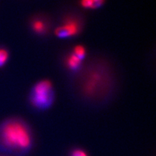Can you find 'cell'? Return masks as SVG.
I'll return each instance as SVG.
<instances>
[{"label": "cell", "mask_w": 156, "mask_h": 156, "mask_svg": "<svg viewBox=\"0 0 156 156\" xmlns=\"http://www.w3.org/2000/svg\"><path fill=\"white\" fill-rule=\"evenodd\" d=\"M75 73L72 87L76 95L85 101L99 104L109 100L115 93V70L104 58H91Z\"/></svg>", "instance_id": "cell-1"}, {"label": "cell", "mask_w": 156, "mask_h": 156, "mask_svg": "<svg viewBox=\"0 0 156 156\" xmlns=\"http://www.w3.org/2000/svg\"><path fill=\"white\" fill-rule=\"evenodd\" d=\"M0 140L7 148L25 151L30 148L32 139L27 126L20 120L12 119L2 126Z\"/></svg>", "instance_id": "cell-2"}, {"label": "cell", "mask_w": 156, "mask_h": 156, "mask_svg": "<svg viewBox=\"0 0 156 156\" xmlns=\"http://www.w3.org/2000/svg\"><path fill=\"white\" fill-rule=\"evenodd\" d=\"M54 100V91L51 83L42 80L33 86L30 94L31 104L38 109H46Z\"/></svg>", "instance_id": "cell-3"}, {"label": "cell", "mask_w": 156, "mask_h": 156, "mask_svg": "<svg viewBox=\"0 0 156 156\" xmlns=\"http://www.w3.org/2000/svg\"><path fill=\"white\" fill-rule=\"evenodd\" d=\"M83 27V22L77 16H67L62 22L61 25L57 27L55 33L57 36L65 38L77 35Z\"/></svg>", "instance_id": "cell-4"}, {"label": "cell", "mask_w": 156, "mask_h": 156, "mask_svg": "<svg viewBox=\"0 0 156 156\" xmlns=\"http://www.w3.org/2000/svg\"><path fill=\"white\" fill-rule=\"evenodd\" d=\"M31 28L38 35H44L49 31L50 24L46 18L37 17L31 22Z\"/></svg>", "instance_id": "cell-5"}, {"label": "cell", "mask_w": 156, "mask_h": 156, "mask_svg": "<svg viewBox=\"0 0 156 156\" xmlns=\"http://www.w3.org/2000/svg\"><path fill=\"white\" fill-rule=\"evenodd\" d=\"M81 60L72 53L66 58V63L67 67L73 72H77L81 66Z\"/></svg>", "instance_id": "cell-6"}, {"label": "cell", "mask_w": 156, "mask_h": 156, "mask_svg": "<svg viewBox=\"0 0 156 156\" xmlns=\"http://www.w3.org/2000/svg\"><path fill=\"white\" fill-rule=\"evenodd\" d=\"M72 53H74V54L76 57H77L81 61L85 58V55H86L85 49L83 46H76L74 49V51H73Z\"/></svg>", "instance_id": "cell-7"}, {"label": "cell", "mask_w": 156, "mask_h": 156, "mask_svg": "<svg viewBox=\"0 0 156 156\" xmlns=\"http://www.w3.org/2000/svg\"><path fill=\"white\" fill-rule=\"evenodd\" d=\"M9 58V52L4 48L0 49V67L3 66Z\"/></svg>", "instance_id": "cell-8"}, {"label": "cell", "mask_w": 156, "mask_h": 156, "mask_svg": "<svg viewBox=\"0 0 156 156\" xmlns=\"http://www.w3.org/2000/svg\"><path fill=\"white\" fill-rule=\"evenodd\" d=\"M81 5L85 8H94L93 0H81Z\"/></svg>", "instance_id": "cell-9"}, {"label": "cell", "mask_w": 156, "mask_h": 156, "mask_svg": "<svg viewBox=\"0 0 156 156\" xmlns=\"http://www.w3.org/2000/svg\"><path fill=\"white\" fill-rule=\"evenodd\" d=\"M72 156H87L85 152L81 150H74L72 153Z\"/></svg>", "instance_id": "cell-10"}, {"label": "cell", "mask_w": 156, "mask_h": 156, "mask_svg": "<svg viewBox=\"0 0 156 156\" xmlns=\"http://www.w3.org/2000/svg\"><path fill=\"white\" fill-rule=\"evenodd\" d=\"M94 2V8L98 7L100 5H103L104 0H93Z\"/></svg>", "instance_id": "cell-11"}]
</instances>
